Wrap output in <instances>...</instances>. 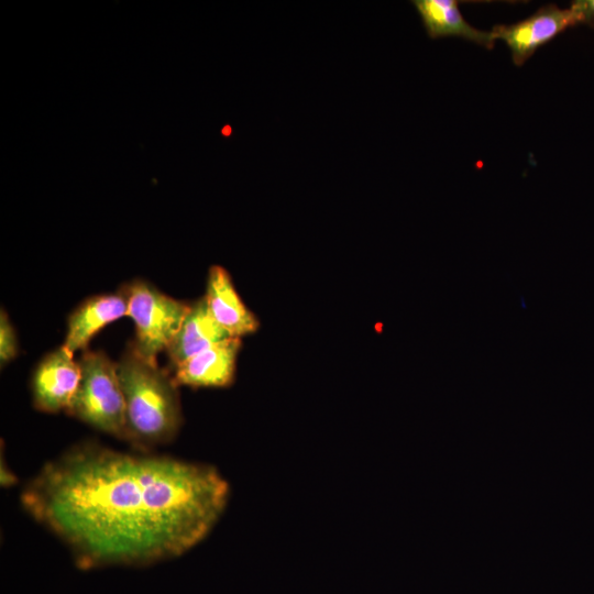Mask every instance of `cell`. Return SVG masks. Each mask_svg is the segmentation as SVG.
Here are the masks:
<instances>
[{
	"label": "cell",
	"mask_w": 594,
	"mask_h": 594,
	"mask_svg": "<svg viewBox=\"0 0 594 594\" xmlns=\"http://www.w3.org/2000/svg\"><path fill=\"white\" fill-rule=\"evenodd\" d=\"M216 322L232 338L254 333L260 321L240 298L230 274L219 265L209 268L204 296Z\"/></svg>",
	"instance_id": "obj_8"
},
{
	"label": "cell",
	"mask_w": 594,
	"mask_h": 594,
	"mask_svg": "<svg viewBox=\"0 0 594 594\" xmlns=\"http://www.w3.org/2000/svg\"><path fill=\"white\" fill-rule=\"evenodd\" d=\"M229 495L211 465L82 441L46 462L20 502L89 570L183 556L209 535Z\"/></svg>",
	"instance_id": "obj_1"
},
{
	"label": "cell",
	"mask_w": 594,
	"mask_h": 594,
	"mask_svg": "<svg viewBox=\"0 0 594 594\" xmlns=\"http://www.w3.org/2000/svg\"><path fill=\"white\" fill-rule=\"evenodd\" d=\"M222 134L226 135V136L230 135L231 134V128L229 125L223 127Z\"/></svg>",
	"instance_id": "obj_15"
},
{
	"label": "cell",
	"mask_w": 594,
	"mask_h": 594,
	"mask_svg": "<svg viewBox=\"0 0 594 594\" xmlns=\"http://www.w3.org/2000/svg\"><path fill=\"white\" fill-rule=\"evenodd\" d=\"M576 24L580 23L571 8L548 4L514 24L495 25L492 32L496 40L507 44L515 65L521 66L540 46Z\"/></svg>",
	"instance_id": "obj_5"
},
{
	"label": "cell",
	"mask_w": 594,
	"mask_h": 594,
	"mask_svg": "<svg viewBox=\"0 0 594 594\" xmlns=\"http://www.w3.org/2000/svg\"><path fill=\"white\" fill-rule=\"evenodd\" d=\"M579 23L594 28V0H574L570 6Z\"/></svg>",
	"instance_id": "obj_13"
},
{
	"label": "cell",
	"mask_w": 594,
	"mask_h": 594,
	"mask_svg": "<svg viewBox=\"0 0 594 594\" xmlns=\"http://www.w3.org/2000/svg\"><path fill=\"white\" fill-rule=\"evenodd\" d=\"M122 288L128 298L127 316L135 326V340L131 342L143 358L156 361L180 329L190 304L167 296L143 279H133Z\"/></svg>",
	"instance_id": "obj_4"
},
{
	"label": "cell",
	"mask_w": 594,
	"mask_h": 594,
	"mask_svg": "<svg viewBox=\"0 0 594 594\" xmlns=\"http://www.w3.org/2000/svg\"><path fill=\"white\" fill-rule=\"evenodd\" d=\"M127 314L128 298L122 286L116 293L90 296L68 316L63 345L72 353L86 351L97 332Z\"/></svg>",
	"instance_id": "obj_9"
},
{
	"label": "cell",
	"mask_w": 594,
	"mask_h": 594,
	"mask_svg": "<svg viewBox=\"0 0 594 594\" xmlns=\"http://www.w3.org/2000/svg\"><path fill=\"white\" fill-rule=\"evenodd\" d=\"M427 34L431 38L458 36L484 46L494 47L496 37L492 31H482L469 24L463 18L459 1L414 0Z\"/></svg>",
	"instance_id": "obj_11"
},
{
	"label": "cell",
	"mask_w": 594,
	"mask_h": 594,
	"mask_svg": "<svg viewBox=\"0 0 594 594\" xmlns=\"http://www.w3.org/2000/svg\"><path fill=\"white\" fill-rule=\"evenodd\" d=\"M118 376L125 403V441L136 452L172 442L183 425L177 384L156 361L143 358L129 342Z\"/></svg>",
	"instance_id": "obj_2"
},
{
	"label": "cell",
	"mask_w": 594,
	"mask_h": 594,
	"mask_svg": "<svg viewBox=\"0 0 594 594\" xmlns=\"http://www.w3.org/2000/svg\"><path fill=\"white\" fill-rule=\"evenodd\" d=\"M19 352L18 338L15 330L7 315L1 309L0 315V362L4 366L12 361Z\"/></svg>",
	"instance_id": "obj_12"
},
{
	"label": "cell",
	"mask_w": 594,
	"mask_h": 594,
	"mask_svg": "<svg viewBox=\"0 0 594 594\" xmlns=\"http://www.w3.org/2000/svg\"><path fill=\"white\" fill-rule=\"evenodd\" d=\"M0 482L4 487L12 486L16 484V475L3 463V458L1 457V466H0Z\"/></svg>",
	"instance_id": "obj_14"
},
{
	"label": "cell",
	"mask_w": 594,
	"mask_h": 594,
	"mask_svg": "<svg viewBox=\"0 0 594 594\" xmlns=\"http://www.w3.org/2000/svg\"><path fill=\"white\" fill-rule=\"evenodd\" d=\"M73 355L61 345L38 362L31 381L35 409L50 414L67 410L80 380V366Z\"/></svg>",
	"instance_id": "obj_6"
},
{
	"label": "cell",
	"mask_w": 594,
	"mask_h": 594,
	"mask_svg": "<svg viewBox=\"0 0 594 594\" xmlns=\"http://www.w3.org/2000/svg\"><path fill=\"white\" fill-rule=\"evenodd\" d=\"M232 338L210 315L205 297L190 304L180 329L166 352L172 370L195 354Z\"/></svg>",
	"instance_id": "obj_10"
},
{
	"label": "cell",
	"mask_w": 594,
	"mask_h": 594,
	"mask_svg": "<svg viewBox=\"0 0 594 594\" xmlns=\"http://www.w3.org/2000/svg\"><path fill=\"white\" fill-rule=\"evenodd\" d=\"M80 380L65 413L98 431L125 441V403L117 363L103 351H84Z\"/></svg>",
	"instance_id": "obj_3"
},
{
	"label": "cell",
	"mask_w": 594,
	"mask_h": 594,
	"mask_svg": "<svg viewBox=\"0 0 594 594\" xmlns=\"http://www.w3.org/2000/svg\"><path fill=\"white\" fill-rule=\"evenodd\" d=\"M241 344L240 338H230L195 354L173 370L174 381L193 388L230 386Z\"/></svg>",
	"instance_id": "obj_7"
}]
</instances>
